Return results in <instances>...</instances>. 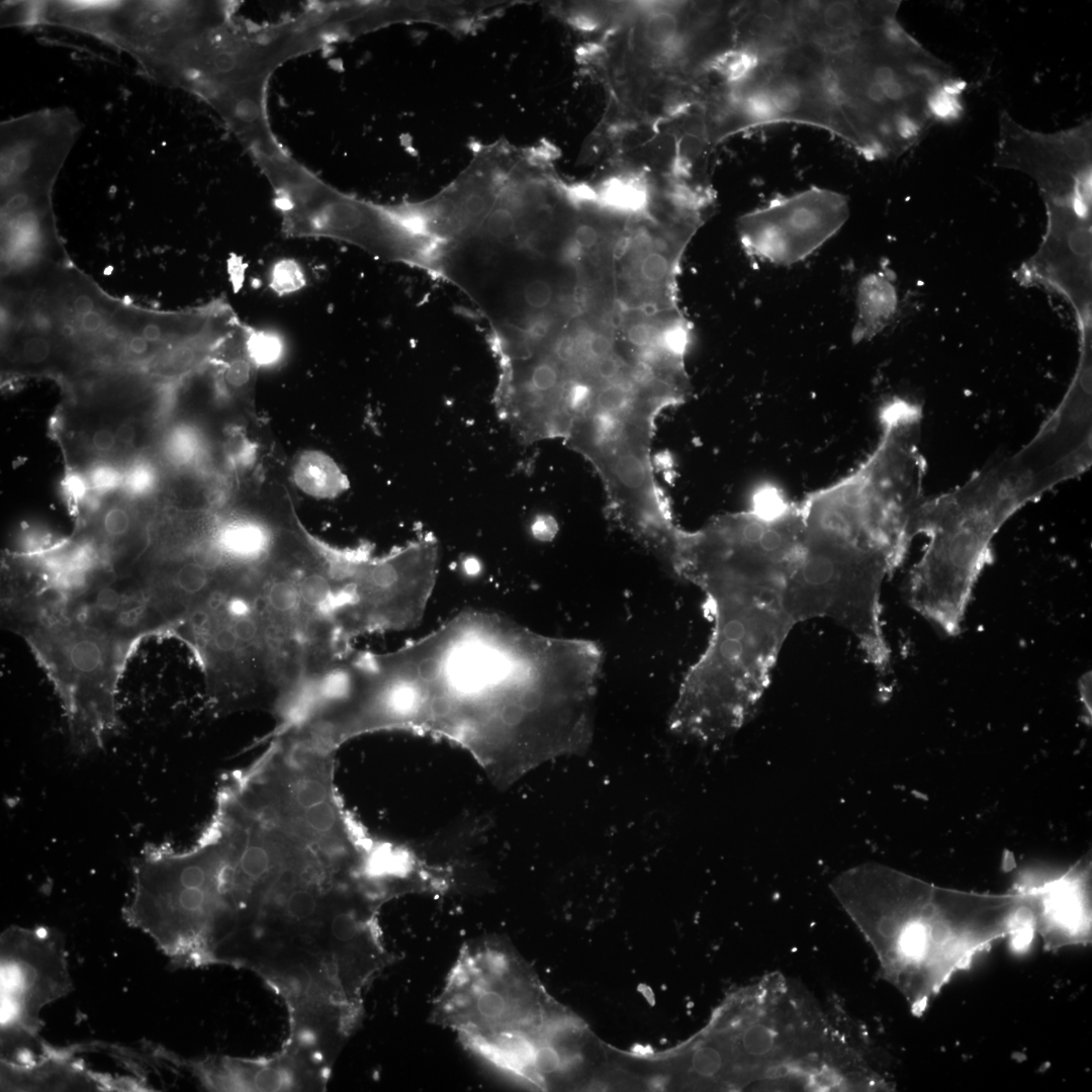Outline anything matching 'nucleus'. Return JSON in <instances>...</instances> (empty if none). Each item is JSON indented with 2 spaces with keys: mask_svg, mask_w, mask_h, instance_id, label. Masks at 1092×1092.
Segmentation results:
<instances>
[{
  "mask_svg": "<svg viewBox=\"0 0 1092 1092\" xmlns=\"http://www.w3.org/2000/svg\"><path fill=\"white\" fill-rule=\"evenodd\" d=\"M383 663L403 728L457 741L499 782L552 751L575 703L568 640L493 613L462 612Z\"/></svg>",
  "mask_w": 1092,
  "mask_h": 1092,
  "instance_id": "1",
  "label": "nucleus"
},
{
  "mask_svg": "<svg viewBox=\"0 0 1092 1092\" xmlns=\"http://www.w3.org/2000/svg\"><path fill=\"white\" fill-rule=\"evenodd\" d=\"M853 900L890 976L920 1015L941 989L998 940L1022 947L1034 934L1025 897L938 887L867 866L850 875Z\"/></svg>",
  "mask_w": 1092,
  "mask_h": 1092,
  "instance_id": "2",
  "label": "nucleus"
},
{
  "mask_svg": "<svg viewBox=\"0 0 1092 1092\" xmlns=\"http://www.w3.org/2000/svg\"><path fill=\"white\" fill-rule=\"evenodd\" d=\"M1076 476L1071 459L1043 435L989 461L964 483L923 502L916 534L928 539L911 570L909 600L924 618L956 635L974 585L992 560L1004 523L1055 485Z\"/></svg>",
  "mask_w": 1092,
  "mask_h": 1092,
  "instance_id": "3",
  "label": "nucleus"
},
{
  "mask_svg": "<svg viewBox=\"0 0 1092 1092\" xmlns=\"http://www.w3.org/2000/svg\"><path fill=\"white\" fill-rule=\"evenodd\" d=\"M689 581L706 595L714 626L670 716L689 735L721 741L754 713L796 625L786 608L788 583L727 569L702 570Z\"/></svg>",
  "mask_w": 1092,
  "mask_h": 1092,
  "instance_id": "4",
  "label": "nucleus"
},
{
  "mask_svg": "<svg viewBox=\"0 0 1092 1092\" xmlns=\"http://www.w3.org/2000/svg\"><path fill=\"white\" fill-rule=\"evenodd\" d=\"M898 7L885 1L866 24L824 44L844 143L868 159L898 156L915 144L945 82L943 65L899 24Z\"/></svg>",
  "mask_w": 1092,
  "mask_h": 1092,
  "instance_id": "5",
  "label": "nucleus"
},
{
  "mask_svg": "<svg viewBox=\"0 0 1092 1092\" xmlns=\"http://www.w3.org/2000/svg\"><path fill=\"white\" fill-rule=\"evenodd\" d=\"M509 944L488 935L463 944L435 998L430 1020L491 1066L537 1083L535 1059L558 1048L561 1020L538 1007Z\"/></svg>",
  "mask_w": 1092,
  "mask_h": 1092,
  "instance_id": "6",
  "label": "nucleus"
},
{
  "mask_svg": "<svg viewBox=\"0 0 1092 1092\" xmlns=\"http://www.w3.org/2000/svg\"><path fill=\"white\" fill-rule=\"evenodd\" d=\"M231 9L180 40L181 78L215 107L251 155L273 153L281 144L268 118L270 78L285 62L328 42L305 9L263 26L234 20Z\"/></svg>",
  "mask_w": 1092,
  "mask_h": 1092,
  "instance_id": "7",
  "label": "nucleus"
},
{
  "mask_svg": "<svg viewBox=\"0 0 1092 1092\" xmlns=\"http://www.w3.org/2000/svg\"><path fill=\"white\" fill-rule=\"evenodd\" d=\"M335 749L296 732L275 735L248 771L223 782L252 812L330 862L370 866L338 802L333 785Z\"/></svg>",
  "mask_w": 1092,
  "mask_h": 1092,
  "instance_id": "8",
  "label": "nucleus"
},
{
  "mask_svg": "<svg viewBox=\"0 0 1092 1092\" xmlns=\"http://www.w3.org/2000/svg\"><path fill=\"white\" fill-rule=\"evenodd\" d=\"M254 160L271 185L287 237L344 242L383 262L432 273L434 242L403 203L383 205L344 193L286 151Z\"/></svg>",
  "mask_w": 1092,
  "mask_h": 1092,
  "instance_id": "9",
  "label": "nucleus"
},
{
  "mask_svg": "<svg viewBox=\"0 0 1092 1092\" xmlns=\"http://www.w3.org/2000/svg\"><path fill=\"white\" fill-rule=\"evenodd\" d=\"M62 703L75 751L101 748L118 726L117 685L130 650L68 619L20 628Z\"/></svg>",
  "mask_w": 1092,
  "mask_h": 1092,
  "instance_id": "10",
  "label": "nucleus"
},
{
  "mask_svg": "<svg viewBox=\"0 0 1092 1092\" xmlns=\"http://www.w3.org/2000/svg\"><path fill=\"white\" fill-rule=\"evenodd\" d=\"M61 934L10 927L1 936L2 1058L33 1052L40 1010L71 990Z\"/></svg>",
  "mask_w": 1092,
  "mask_h": 1092,
  "instance_id": "11",
  "label": "nucleus"
},
{
  "mask_svg": "<svg viewBox=\"0 0 1092 1092\" xmlns=\"http://www.w3.org/2000/svg\"><path fill=\"white\" fill-rule=\"evenodd\" d=\"M848 216L843 194L812 186L745 213L737 228L749 255L776 265H792L835 236Z\"/></svg>",
  "mask_w": 1092,
  "mask_h": 1092,
  "instance_id": "12",
  "label": "nucleus"
},
{
  "mask_svg": "<svg viewBox=\"0 0 1092 1092\" xmlns=\"http://www.w3.org/2000/svg\"><path fill=\"white\" fill-rule=\"evenodd\" d=\"M1026 898L1033 930L1048 950L1085 945L1092 939L1091 859L1084 857L1063 874L1022 877L1014 887Z\"/></svg>",
  "mask_w": 1092,
  "mask_h": 1092,
  "instance_id": "13",
  "label": "nucleus"
},
{
  "mask_svg": "<svg viewBox=\"0 0 1092 1092\" xmlns=\"http://www.w3.org/2000/svg\"><path fill=\"white\" fill-rule=\"evenodd\" d=\"M198 1079L207 1088L233 1091L322 1090L328 1078L293 1055L280 1051L265 1059L215 1058L198 1063Z\"/></svg>",
  "mask_w": 1092,
  "mask_h": 1092,
  "instance_id": "14",
  "label": "nucleus"
},
{
  "mask_svg": "<svg viewBox=\"0 0 1092 1092\" xmlns=\"http://www.w3.org/2000/svg\"><path fill=\"white\" fill-rule=\"evenodd\" d=\"M482 19L483 6L477 2L346 1L343 28L352 37L397 22L427 21L463 29Z\"/></svg>",
  "mask_w": 1092,
  "mask_h": 1092,
  "instance_id": "15",
  "label": "nucleus"
},
{
  "mask_svg": "<svg viewBox=\"0 0 1092 1092\" xmlns=\"http://www.w3.org/2000/svg\"><path fill=\"white\" fill-rule=\"evenodd\" d=\"M857 318L852 338L858 342L872 337L893 314L896 294L891 283L880 275H869L857 288Z\"/></svg>",
  "mask_w": 1092,
  "mask_h": 1092,
  "instance_id": "16",
  "label": "nucleus"
},
{
  "mask_svg": "<svg viewBox=\"0 0 1092 1092\" xmlns=\"http://www.w3.org/2000/svg\"><path fill=\"white\" fill-rule=\"evenodd\" d=\"M295 478L307 493L316 496L335 495L344 487L338 467L326 456L312 452L303 455L296 464Z\"/></svg>",
  "mask_w": 1092,
  "mask_h": 1092,
  "instance_id": "17",
  "label": "nucleus"
},
{
  "mask_svg": "<svg viewBox=\"0 0 1092 1092\" xmlns=\"http://www.w3.org/2000/svg\"><path fill=\"white\" fill-rule=\"evenodd\" d=\"M595 194V203L600 207L623 214L641 213L649 199L646 186L632 178L608 179Z\"/></svg>",
  "mask_w": 1092,
  "mask_h": 1092,
  "instance_id": "18",
  "label": "nucleus"
},
{
  "mask_svg": "<svg viewBox=\"0 0 1092 1092\" xmlns=\"http://www.w3.org/2000/svg\"><path fill=\"white\" fill-rule=\"evenodd\" d=\"M679 21L669 11H655L651 13L645 24V37L647 41L657 48H664L675 40L678 34Z\"/></svg>",
  "mask_w": 1092,
  "mask_h": 1092,
  "instance_id": "19",
  "label": "nucleus"
},
{
  "mask_svg": "<svg viewBox=\"0 0 1092 1092\" xmlns=\"http://www.w3.org/2000/svg\"><path fill=\"white\" fill-rule=\"evenodd\" d=\"M282 352L279 337L252 329L248 339V353L255 364L267 365L277 361Z\"/></svg>",
  "mask_w": 1092,
  "mask_h": 1092,
  "instance_id": "20",
  "label": "nucleus"
},
{
  "mask_svg": "<svg viewBox=\"0 0 1092 1092\" xmlns=\"http://www.w3.org/2000/svg\"><path fill=\"white\" fill-rule=\"evenodd\" d=\"M270 283L278 293L292 292L304 284V275L296 262L281 260L270 272Z\"/></svg>",
  "mask_w": 1092,
  "mask_h": 1092,
  "instance_id": "21",
  "label": "nucleus"
},
{
  "mask_svg": "<svg viewBox=\"0 0 1092 1092\" xmlns=\"http://www.w3.org/2000/svg\"><path fill=\"white\" fill-rule=\"evenodd\" d=\"M102 527L108 537L112 539H121L130 531V516L123 508L112 507L104 514Z\"/></svg>",
  "mask_w": 1092,
  "mask_h": 1092,
  "instance_id": "22",
  "label": "nucleus"
},
{
  "mask_svg": "<svg viewBox=\"0 0 1092 1092\" xmlns=\"http://www.w3.org/2000/svg\"><path fill=\"white\" fill-rule=\"evenodd\" d=\"M52 354V344L43 336L33 335L26 338L21 347V355L25 362L40 364L46 362Z\"/></svg>",
  "mask_w": 1092,
  "mask_h": 1092,
  "instance_id": "23",
  "label": "nucleus"
},
{
  "mask_svg": "<svg viewBox=\"0 0 1092 1092\" xmlns=\"http://www.w3.org/2000/svg\"><path fill=\"white\" fill-rule=\"evenodd\" d=\"M772 1041L774 1037L770 1030L760 1025L749 1028L743 1037L745 1049L754 1055H761L769 1051Z\"/></svg>",
  "mask_w": 1092,
  "mask_h": 1092,
  "instance_id": "24",
  "label": "nucleus"
},
{
  "mask_svg": "<svg viewBox=\"0 0 1092 1092\" xmlns=\"http://www.w3.org/2000/svg\"><path fill=\"white\" fill-rule=\"evenodd\" d=\"M692 1064L697 1073L711 1076L719 1070L721 1058L714 1049L702 1048L694 1054Z\"/></svg>",
  "mask_w": 1092,
  "mask_h": 1092,
  "instance_id": "25",
  "label": "nucleus"
},
{
  "mask_svg": "<svg viewBox=\"0 0 1092 1092\" xmlns=\"http://www.w3.org/2000/svg\"><path fill=\"white\" fill-rule=\"evenodd\" d=\"M74 320L76 322L77 331H80L86 336L96 335L99 332L103 333L109 324V321H106L100 306L85 315L75 314Z\"/></svg>",
  "mask_w": 1092,
  "mask_h": 1092,
  "instance_id": "26",
  "label": "nucleus"
},
{
  "mask_svg": "<svg viewBox=\"0 0 1092 1092\" xmlns=\"http://www.w3.org/2000/svg\"><path fill=\"white\" fill-rule=\"evenodd\" d=\"M99 306L96 299L88 292H78L72 299L71 310L74 314L85 315Z\"/></svg>",
  "mask_w": 1092,
  "mask_h": 1092,
  "instance_id": "27",
  "label": "nucleus"
},
{
  "mask_svg": "<svg viewBox=\"0 0 1092 1092\" xmlns=\"http://www.w3.org/2000/svg\"><path fill=\"white\" fill-rule=\"evenodd\" d=\"M115 434L107 429L97 430L92 437L94 448L101 452L110 451L115 445Z\"/></svg>",
  "mask_w": 1092,
  "mask_h": 1092,
  "instance_id": "28",
  "label": "nucleus"
},
{
  "mask_svg": "<svg viewBox=\"0 0 1092 1092\" xmlns=\"http://www.w3.org/2000/svg\"><path fill=\"white\" fill-rule=\"evenodd\" d=\"M150 344L141 334L134 333L128 339L127 349L133 355L143 356L149 352Z\"/></svg>",
  "mask_w": 1092,
  "mask_h": 1092,
  "instance_id": "29",
  "label": "nucleus"
},
{
  "mask_svg": "<svg viewBox=\"0 0 1092 1092\" xmlns=\"http://www.w3.org/2000/svg\"><path fill=\"white\" fill-rule=\"evenodd\" d=\"M116 440L124 445H132L135 439V428L129 422H123L115 431Z\"/></svg>",
  "mask_w": 1092,
  "mask_h": 1092,
  "instance_id": "30",
  "label": "nucleus"
},
{
  "mask_svg": "<svg viewBox=\"0 0 1092 1092\" xmlns=\"http://www.w3.org/2000/svg\"><path fill=\"white\" fill-rule=\"evenodd\" d=\"M28 202V198L23 193H18L12 196L6 203V210L13 212L23 208Z\"/></svg>",
  "mask_w": 1092,
  "mask_h": 1092,
  "instance_id": "31",
  "label": "nucleus"
},
{
  "mask_svg": "<svg viewBox=\"0 0 1092 1092\" xmlns=\"http://www.w3.org/2000/svg\"><path fill=\"white\" fill-rule=\"evenodd\" d=\"M29 161H30L29 151L28 150H21V151H19V152H17L15 154V156L13 158V161H12V166L16 170L22 171V170L27 168V166L29 164Z\"/></svg>",
  "mask_w": 1092,
  "mask_h": 1092,
  "instance_id": "32",
  "label": "nucleus"
}]
</instances>
